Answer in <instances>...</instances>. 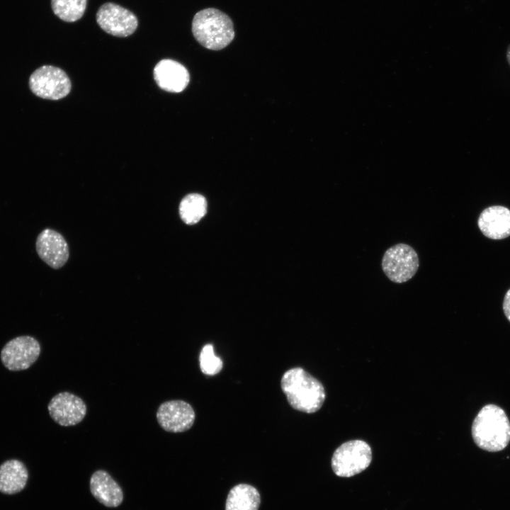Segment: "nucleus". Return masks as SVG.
I'll list each match as a JSON object with an SVG mask.
<instances>
[{
	"label": "nucleus",
	"mask_w": 510,
	"mask_h": 510,
	"mask_svg": "<svg viewBox=\"0 0 510 510\" xmlns=\"http://www.w3.org/2000/svg\"><path fill=\"white\" fill-rule=\"evenodd\" d=\"M196 418L191 405L183 400H170L163 402L157 412V419L160 426L166 431L180 433L188 430Z\"/></svg>",
	"instance_id": "1a4fd4ad"
},
{
	"label": "nucleus",
	"mask_w": 510,
	"mask_h": 510,
	"mask_svg": "<svg viewBox=\"0 0 510 510\" xmlns=\"http://www.w3.org/2000/svg\"><path fill=\"white\" fill-rule=\"evenodd\" d=\"M28 479V472L19 460L10 459L0 465V492L14 494L24 489Z\"/></svg>",
	"instance_id": "2eb2a0df"
},
{
	"label": "nucleus",
	"mask_w": 510,
	"mask_h": 510,
	"mask_svg": "<svg viewBox=\"0 0 510 510\" xmlns=\"http://www.w3.org/2000/svg\"><path fill=\"white\" fill-rule=\"evenodd\" d=\"M87 0H51L54 13L65 22H74L84 13Z\"/></svg>",
	"instance_id": "a211bd4d"
},
{
	"label": "nucleus",
	"mask_w": 510,
	"mask_h": 510,
	"mask_svg": "<svg viewBox=\"0 0 510 510\" xmlns=\"http://www.w3.org/2000/svg\"><path fill=\"white\" fill-rule=\"evenodd\" d=\"M477 225L487 238L505 239L510 236V210L502 205L489 206L480 213Z\"/></svg>",
	"instance_id": "ddd939ff"
},
{
	"label": "nucleus",
	"mask_w": 510,
	"mask_h": 510,
	"mask_svg": "<svg viewBox=\"0 0 510 510\" xmlns=\"http://www.w3.org/2000/svg\"><path fill=\"white\" fill-rule=\"evenodd\" d=\"M280 386L289 404L300 412L314 413L325 400L323 385L300 367L287 370L282 376Z\"/></svg>",
	"instance_id": "f257e3e1"
},
{
	"label": "nucleus",
	"mask_w": 510,
	"mask_h": 510,
	"mask_svg": "<svg viewBox=\"0 0 510 510\" xmlns=\"http://www.w3.org/2000/svg\"><path fill=\"white\" fill-rule=\"evenodd\" d=\"M47 409L51 418L63 426L79 424L86 413L84 402L79 397L68 392L55 395L50 401Z\"/></svg>",
	"instance_id": "9d476101"
},
{
	"label": "nucleus",
	"mask_w": 510,
	"mask_h": 510,
	"mask_svg": "<svg viewBox=\"0 0 510 510\" xmlns=\"http://www.w3.org/2000/svg\"><path fill=\"white\" fill-rule=\"evenodd\" d=\"M154 78L159 87L166 91L179 93L189 83L190 76L186 68L179 62L164 59L154 68Z\"/></svg>",
	"instance_id": "f8f14e48"
},
{
	"label": "nucleus",
	"mask_w": 510,
	"mask_h": 510,
	"mask_svg": "<svg viewBox=\"0 0 510 510\" xmlns=\"http://www.w3.org/2000/svg\"><path fill=\"white\" fill-rule=\"evenodd\" d=\"M40 258L50 267H62L69 258L68 244L61 234L52 229H45L38 234L35 244Z\"/></svg>",
	"instance_id": "9b49d317"
},
{
	"label": "nucleus",
	"mask_w": 510,
	"mask_h": 510,
	"mask_svg": "<svg viewBox=\"0 0 510 510\" xmlns=\"http://www.w3.org/2000/svg\"><path fill=\"white\" fill-rule=\"evenodd\" d=\"M28 83L35 95L54 101L67 96L72 87L67 74L60 68L51 65L38 68L30 75Z\"/></svg>",
	"instance_id": "423d86ee"
},
{
	"label": "nucleus",
	"mask_w": 510,
	"mask_h": 510,
	"mask_svg": "<svg viewBox=\"0 0 510 510\" xmlns=\"http://www.w3.org/2000/svg\"><path fill=\"white\" fill-rule=\"evenodd\" d=\"M40 345L30 336H20L8 341L1 351V360L9 370H23L38 358Z\"/></svg>",
	"instance_id": "0eeeda50"
},
{
	"label": "nucleus",
	"mask_w": 510,
	"mask_h": 510,
	"mask_svg": "<svg viewBox=\"0 0 510 510\" xmlns=\"http://www.w3.org/2000/svg\"><path fill=\"white\" fill-rule=\"evenodd\" d=\"M419 266L416 251L406 244H397L385 252L382 259L384 273L392 282L402 283L410 280Z\"/></svg>",
	"instance_id": "39448f33"
},
{
	"label": "nucleus",
	"mask_w": 510,
	"mask_h": 510,
	"mask_svg": "<svg viewBox=\"0 0 510 510\" xmlns=\"http://www.w3.org/2000/svg\"><path fill=\"white\" fill-rule=\"evenodd\" d=\"M506 60L509 65L510 66V45H509L506 50Z\"/></svg>",
	"instance_id": "412c9836"
},
{
	"label": "nucleus",
	"mask_w": 510,
	"mask_h": 510,
	"mask_svg": "<svg viewBox=\"0 0 510 510\" xmlns=\"http://www.w3.org/2000/svg\"><path fill=\"white\" fill-rule=\"evenodd\" d=\"M471 432L480 448L489 452L501 451L510 441V421L500 407L489 404L478 412Z\"/></svg>",
	"instance_id": "f03ea898"
},
{
	"label": "nucleus",
	"mask_w": 510,
	"mask_h": 510,
	"mask_svg": "<svg viewBox=\"0 0 510 510\" xmlns=\"http://www.w3.org/2000/svg\"><path fill=\"white\" fill-rule=\"evenodd\" d=\"M96 18L105 32L120 38L132 35L138 25L137 18L132 12L110 2L98 8Z\"/></svg>",
	"instance_id": "6e6552de"
},
{
	"label": "nucleus",
	"mask_w": 510,
	"mask_h": 510,
	"mask_svg": "<svg viewBox=\"0 0 510 510\" xmlns=\"http://www.w3.org/2000/svg\"><path fill=\"white\" fill-rule=\"evenodd\" d=\"M199 364L203 373L208 375L217 374L222 368V361L214 353L212 344L205 345L199 355Z\"/></svg>",
	"instance_id": "6ab92c4d"
},
{
	"label": "nucleus",
	"mask_w": 510,
	"mask_h": 510,
	"mask_svg": "<svg viewBox=\"0 0 510 510\" xmlns=\"http://www.w3.org/2000/svg\"><path fill=\"white\" fill-rule=\"evenodd\" d=\"M192 33L202 46L212 50L225 48L234 38L230 18L214 8H205L196 13L192 21Z\"/></svg>",
	"instance_id": "7ed1b4c3"
},
{
	"label": "nucleus",
	"mask_w": 510,
	"mask_h": 510,
	"mask_svg": "<svg viewBox=\"0 0 510 510\" xmlns=\"http://www.w3.org/2000/svg\"><path fill=\"white\" fill-rule=\"evenodd\" d=\"M89 487L94 497L105 506L115 508L123 501L121 487L106 470H98L91 475Z\"/></svg>",
	"instance_id": "4468645a"
},
{
	"label": "nucleus",
	"mask_w": 510,
	"mask_h": 510,
	"mask_svg": "<svg viewBox=\"0 0 510 510\" xmlns=\"http://www.w3.org/2000/svg\"><path fill=\"white\" fill-rule=\"evenodd\" d=\"M207 201L204 196L198 193H190L186 196L179 205V215L187 225L198 222L206 214Z\"/></svg>",
	"instance_id": "f3484780"
},
{
	"label": "nucleus",
	"mask_w": 510,
	"mask_h": 510,
	"mask_svg": "<svg viewBox=\"0 0 510 510\" xmlns=\"http://www.w3.org/2000/svg\"><path fill=\"white\" fill-rule=\"evenodd\" d=\"M260 503V494L255 487L239 484L230 490L225 510H258Z\"/></svg>",
	"instance_id": "dca6fc26"
},
{
	"label": "nucleus",
	"mask_w": 510,
	"mask_h": 510,
	"mask_svg": "<svg viewBox=\"0 0 510 510\" xmlns=\"http://www.w3.org/2000/svg\"><path fill=\"white\" fill-rule=\"evenodd\" d=\"M372 460L370 446L362 440H352L341 444L332 458V468L339 477H349L365 470Z\"/></svg>",
	"instance_id": "20e7f679"
},
{
	"label": "nucleus",
	"mask_w": 510,
	"mask_h": 510,
	"mask_svg": "<svg viewBox=\"0 0 510 510\" xmlns=\"http://www.w3.org/2000/svg\"><path fill=\"white\" fill-rule=\"evenodd\" d=\"M503 310L506 317L510 322V289L505 294L503 301Z\"/></svg>",
	"instance_id": "aec40b11"
}]
</instances>
